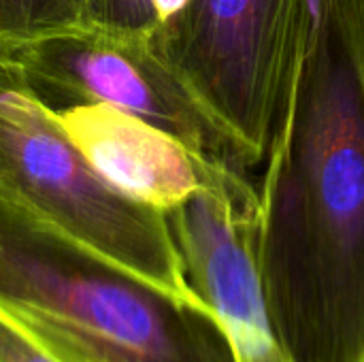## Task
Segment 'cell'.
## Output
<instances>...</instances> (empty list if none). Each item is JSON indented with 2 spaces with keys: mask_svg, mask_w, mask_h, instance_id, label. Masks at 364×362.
Instances as JSON below:
<instances>
[{
  "mask_svg": "<svg viewBox=\"0 0 364 362\" xmlns=\"http://www.w3.org/2000/svg\"><path fill=\"white\" fill-rule=\"evenodd\" d=\"M190 288L226 324L239 362H290L277 344L258 284V188L245 171L215 179L164 213Z\"/></svg>",
  "mask_w": 364,
  "mask_h": 362,
  "instance_id": "6",
  "label": "cell"
},
{
  "mask_svg": "<svg viewBox=\"0 0 364 362\" xmlns=\"http://www.w3.org/2000/svg\"><path fill=\"white\" fill-rule=\"evenodd\" d=\"M0 51L23 68L36 90L113 105L196 154L247 173L235 143L149 41L79 26Z\"/></svg>",
  "mask_w": 364,
  "mask_h": 362,
  "instance_id": "5",
  "label": "cell"
},
{
  "mask_svg": "<svg viewBox=\"0 0 364 362\" xmlns=\"http://www.w3.org/2000/svg\"><path fill=\"white\" fill-rule=\"evenodd\" d=\"M256 271L290 362H364V0H309L258 186Z\"/></svg>",
  "mask_w": 364,
  "mask_h": 362,
  "instance_id": "1",
  "label": "cell"
},
{
  "mask_svg": "<svg viewBox=\"0 0 364 362\" xmlns=\"http://www.w3.org/2000/svg\"><path fill=\"white\" fill-rule=\"evenodd\" d=\"M34 92L115 190L162 213L209 186L228 166L113 105L36 87Z\"/></svg>",
  "mask_w": 364,
  "mask_h": 362,
  "instance_id": "7",
  "label": "cell"
},
{
  "mask_svg": "<svg viewBox=\"0 0 364 362\" xmlns=\"http://www.w3.org/2000/svg\"><path fill=\"white\" fill-rule=\"evenodd\" d=\"M309 26V0H190L149 38L250 171L267 158Z\"/></svg>",
  "mask_w": 364,
  "mask_h": 362,
  "instance_id": "4",
  "label": "cell"
},
{
  "mask_svg": "<svg viewBox=\"0 0 364 362\" xmlns=\"http://www.w3.org/2000/svg\"><path fill=\"white\" fill-rule=\"evenodd\" d=\"M0 362H58L23 326L0 309Z\"/></svg>",
  "mask_w": 364,
  "mask_h": 362,
  "instance_id": "10",
  "label": "cell"
},
{
  "mask_svg": "<svg viewBox=\"0 0 364 362\" xmlns=\"http://www.w3.org/2000/svg\"><path fill=\"white\" fill-rule=\"evenodd\" d=\"M149 2H151V9H154V13H156L158 26H162V23L171 21L173 17H177V15L186 9V4H188L190 0H149ZM158 26H156V28H158Z\"/></svg>",
  "mask_w": 364,
  "mask_h": 362,
  "instance_id": "11",
  "label": "cell"
},
{
  "mask_svg": "<svg viewBox=\"0 0 364 362\" xmlns=\"http://www.w3.org/2000/svg\"><path fill=\"white\" fill-rule=\"evenodd\" d=\"M87 26L70 0H0V49Z\"/></svg>",
  "mask_w": 364,
  "mask_h": 362,
  "instance_id": "8",
  "label": "cell"
},
{
  "mask_svg": "<svg viewBox=\"0 0 364 362\" xmlns=\"http://www.w3.org/2000/svg\"><path fill=\"white\" fill-rule=\"evenodd\" d=\"M0 194L62 235L156 284L194 297L166 215L115 190L75 147L23 68L0 51Z\"/></svg>",
  "mask_w": 364,
  "mask_h": 362,
  "instance_id": "3",
  "label": "cell"
},
{
  "mask_svg": "<svg viewBox=\"0 0 364 362\" xmlns=\"http://www.w3.org/2000/svg\"><path fill=\"white\" fill-rule=\"evenodd\" d=\"M0 309L58 362H239L222 318L0 194Z\"/></svg>",
  "mask_w": 364,
  "mask_h": 362,
  "instance_id": "2",
  "label": "cell"
},
{
  "mask_svg": "<svg viewBox=\"0 0 364 362\" xmlns=\"http://www.w3.org/2000/svg\"><path fill=\"white\" fill-rule=\"evenodd\" d=\"M94 26L119 36L149 41L158 21L149 0H98Z\"/></svg>",
  "mask_w": 364,
  "mask_h": 362,
  "instance_id": "9",
  "label": "cell"
},
{
  "mask_svg": "<svg viewBox=\"0 0 364 362\" xmlns=\"http://www.w3.org/2000/svg\"><path fill=\"white\" fill-rule=\"evenodd\" d=\"M75 4V9L81 13L83 21L87 26H94V19H96V9H98V0H70Z\"/></svg>",
  "mask_w": 364,
  "mask_h": 362,
  "instance_id": "12",
  "label": "cell"
}]
</instances>
